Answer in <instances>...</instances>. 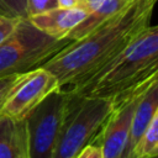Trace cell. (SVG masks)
Returning a JSON list of instances; mask_svg holds the SVG:
<instances>
[{"label":"cell","mask_w":158,"mask_h":158,"mask_svg":"<svg viewBox=\"0 0 158 158\" xmlns=\"http://www.w3.org/2000/svg\"><path fill=\"white\" fill-rule=\"evenodd\" d=\"M157 0H130L85 37L70 42L41 67L53 74L58 89L74 94L112 62L149 26Z\"/></svg>","instance_id":"obj_1"},{"label":"cell","mask_w":158,"mask_h":158,"mask_svg":"<svg viewBox=\"0 0 158 158\" xmlns=\"http://www.w3.org/2000/svg\"><path fill=\"white\" fill-rule=\"evenodd\" d=\"M158 75V27H146L95 78L72 95L116 99Z\"/></svg>","instance_id":"obj_2"},{"label":"cell","mask_w":158,"mask_h":158,"mask_svg":"<svg viewBox=\"0 0 158 158\" xmlns=\"http://www.w3.org/2000/svg\"><path fill=\"white\" fill-rule=\"evenodd\" d=\"M112 109V99L70 95L52 158H75L93 144Z\"/></svg>","instance_id":"obj_3"},{"label":"cell","mask_w":158,"mask_h":158,"mask_svg":"<svg viewBox=\"0 0 158 158\" xmlns=\"http://www.w3.org/2000/svg\"><path fill=\"white\" fill-rule=\"evenodd\" d=\"M70 42L56 40L37 30L28 19H20L12 33L0 43V78L41 67Z\"/></svg>","instance_id":"obj_4"},{"label":"cell","mask_w":158,"mask_h":158,"mask_svg":"<svg viewBox=\"0 0 158 158\" xmlns=\"http://www.w3.org/2000/svg\"><path fill=\"white\" fill-rule=\"evenodd\" d=\"M70 95L56 89L23 120L28 158H52Z\"/></svg>","instance_id":"obj_5"},{"label":"cell","mask_w":158,"mask_h":158,"mask_svg":"<svg viewBox=\"0 0 158 158\" xmlns=\"http://www.w3.org/2000/svg\"><path fill=\"white\" fill-rule=\"evenodd\" d=\"M156 77L158 75H154L153 78ZM153 78L114 99V109L93 143L100 148L102 158H127L133 111L143 89Z\"/></svg>","instance_id":"obj_6"},{"label":"cell","mask_w":158,"mask_h":158,"mask_svg":"<svg viewBox=\"0 0 158 158\" xmlns=\"http://www.w3.org/2000/svg\"><path fill=\"white\" fill-rule=\"evenodd\" d=\"M56 89H58L56 77L42 67L20 74L2 105L0 115L14 121H23Z\"/></svg>","instance_id":"obj_7"},{"label":"cell","mask_w":158,"mask_h":158,"mask_svg":"<svg viewBox=\"0 0 158 158\" xmlns=\"http://www.w3.org/2000/svg\"><path fill=\"white\" fill-rule=\"evenodd\" d=\"M88 11L83 7H74V9H63L56 7L33 16L27 17L28 21L41 32L56 38L63 40L67 38L69 32L79 25Z\"/></svg>","instance_id":"obj_8"},{"label":"cell","mask_w":158,"mask_h":158,"mask_svg":"<svg viewBox=\"0 0 158 158\" xmlns=\"http://www.w3.org/2000/svg\"><path fill=\"white\" fill-rule=\"evenodd\" d=\"M156 115H158V77L153 78L146 85L135 107L127 146V158Z\"/></svg>","instance_id":"obj_9"},{"label":"cell","mask_w":158,"mask_h":158,"mask_svg":"<svg viewBox=\"0 0 158 158\" xmlns=\"http://www.w3.org/2000/svg\"><path fill=\"white\" fill-rule=\"evenodd\" d=\"M130 0H86L84 9L88 11L85 19L77 25L67 36L70 41H78L122 10Z\"/></svg>","instance_id":"obj_10"},{"label":"cell","mask_w":158,"mask_h":158,"mask_svg":"<svg viewBox=\"0 0 158 158\" xmlns=\"http://www.w3.org/2000/svg\"><path fill=\"white\" fill-rule=\"evenodd\" d=\"M26 152L23 121L0 115V158H21Z\"/></svg>","instance_id":"obj_11"},{"label":"cell","mask_w":158,"mask_h":158,"mask_svg":"<svg viewBox=\"0 0 158 158\" xmlns=\"http://www.w3.org/2000/svg\"><path fill=\"white\" fill-rule=\"evenodd\" d=\"M158 157V115L138 138L128 158H157Z\"/></svg>","instance_id":"obj_12"},{"label":"cell","mask_w":158,"mask_h":158,"mask_svg":"<svg viewBox=\"0 0 158 158\" xmlns=\"http://www.w3.org/2000/svg\"><path fill=\"white\" fill-rule=\"evenodd\" d=\"M0 15L16 19H27L26 0H0Z\"/></svg>","instance_id":"obj_13"},{"label":"cell","mask_w":158,"mask_h":158,"mask_svg":"<svg viewBox=\"0 0 158 158\" xmlns=\"http://www.w3.org/2000/svg\"><path fill=\"white\" fill-rule=\"evenodd\" d=\"M57 0H26V14L27 17L56 9Z\"/></svg>","instance_id":"obj_14"},{"label":"cell","mask_w":158,"mask_h":158,"mask_svg":"<svg viewBox=\"0 0 158 158\" xmlns=\"http://www.w3.org/2000/svg\"><path fill=\"white\" fill-rule=\"evenodd\" d=\"M19 21H20V19L0 15V43L2 41H5L12 33V31L15 30Z\"/></svg>","instance_id":"obj_15"},{"label":"cell","mask_w":158,"mask_h":158,"mask_svg":"<svg viewBox=\"0 0 158 158\" xmlns=\"http://www.w3.org/2000/svg\"><path fill=\"white\" fill-rule=\"evenodd\" d=\"M20 74L17 75H9V77H5V78H0V112H1V109H2V105L10 93V90L12 89L14 84L16 83L17 78H19Z\"/></svg>","instance_id":"obj_16"},{"label":"cell","mask_w":158,"mask_h":158,"mask_svg":"<svg viewBox=\"0 0 158 158\" xmlns=\"http://www.w3.org/2000/svg\"><path fill=\"white\" fill-rule=\"evenodd\" d=\"M75 158H102V154L96 144H90L85 147Z\"/></svg>","instance_id":"obj_17"},{"label":"cell","mask_w":158,"mask_h":158,"mask_svg":"<svg viewBox=\"0 0 158 158\" xmlns=\"http://www.w3.org/2000/svg\"><path fill=\"white\" fill-rule=\"evenodd\" d=\"M86 0H57V6L63 9H74V7H83L85 6Z\"/></svg>","instance_id":"obj_18"},{"label":"cell","mask_w":158,"mask_h":158,"mask_svg":"<svg viewBox=\"0 0 158 158\" xmlns=\"http://www.w3.org/2000/svg\"><path fill=\"white\" fill-rule=\"evenodd\" d=\"M21 158H28V156H27V149H26V152H25V153L21 156Z\"/></svg>","instance_id":"obj_19"}]
</instances>
